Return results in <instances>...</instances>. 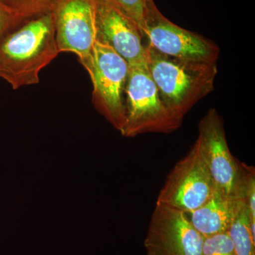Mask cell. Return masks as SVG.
Wrapping results in <instances>:
<instances>
[{
	"instance_id": "cell-1",
	"label": "cell",
	"mask_w": 255,
	"mask_h": 255,
	"mask_svg": "<svg viewBox=\"0 0 255 255\" xmlns=\"http://www.w3.org/2000/svg\"><path fill=\"white\" fill-rule=\"evenodd\" d=\"M59 53L50 10L24 21L0 39V78L13 90L36 85L42 69Z\"/></svg>"
},
{
	"instance_id": "cell-2",
	"label": "cell",
	"mask_w": 255,
	"mask_h": 255,
	"mask_svg": "<svg viewBox=\"0 0 255 255\" xmlns=\"http://www.w3.org/2000/svg\"><path fill=\"white\" fill-rule=\"evenodd\" d=\"M146 63L162 100L184 118L194 105L214 90L216 63H193L146 47Z\"/></svg>"
},
{
	"instance_id": "cell-3",
	"label": "cell",
	"mask_w": 255,
	"mask_h": 255,
	"mask_svg": "<svg viewBox=\"0 0 255 255\" xmlns=\"http://www.w3.org/2000/svg\"><path fill=\"white\" fill-rule=\"evenodd\" d=\"M126 118L121 133L135 137L147 132H168L182 125L183 117L166 105L147 63L129 65L126 90Z\"/></svg>"
},
{
	"instance_id": "cell-4",
	"label": "cell",
	"mask_w": 255,
	"mask_h": 255,
	"mask_svg": "<svg viewBox=\"0 0 255 255\" xmlns=\"http://www.w3.org/2000/svg\"><path fill=\"white\" fill-rule=\"evenodd\" d=\"M92 68V101L97 110L122 132L126 118L128 63L110 46L96 41Z\"/></svg>"
},
{
	"instance_id": "cell-5",
	"label": "cell",
	"mask_w": 255,
	"mask_h": 255,
	"mask_svg": "<svg viewBox=\"0 0 255 255\" xmlns=\"http://www.w3.org/2000/svg\"><path fill=\"white\" fill-rule=\"evenodd\" d=\"M216 191L196 140L187 155L169 172L156 204L188 214L205 204Z\"/></svg>"
},
{
	"instance_id": "cell-6",
	"label": "cell",
	"mask_w": 255,
	"mask_h": 255,
	"mask_svg": "<svg viewBox=\"0 0 255 255\" xmlns=\"http://www.w3.org/2000/svg\"><path fill=\"white\" fill-rule=\"evenodd\" d=\"M51 11L60 53L78 55L90 74L96 43V0H54Z\"/></svg>"
},
{
	"instance_id": "cell-7",
	"label": "cell",
	"mask_w": 255,
	"mask_h": 255,
	"mask_svg": "<svg viewBox=\"0 0 255 255\" xmlns=\"http://www.w3.org/2000/svg\"><path fill=\"white\" fill-rule=\"evenodd\" d=\"M204 239L186 213L156 204L144 246L147 255H201Z\"/></svg>"
},
{
	"instance_id": "cell-8",
	"label": "cell",
	"mask_w": 255,
	"mask_h": 255,
	"mask_svg": "<svg viewBox=\"0 0 255 255\" xmlns=\"http://www.w3.org/2000/svg\"><path fill=\"white\" fill-rule=\"evenodd\" d=\"M142 34L154 49L177 59L214 64L219 57V48L215 43L174 24L159 10L147 20Z\"/></svg>"
},
{
	"instance_id": "cell-9",
	"label": "cell",
	"mask_w": 255,
	"mask_h": 255,
	"mask_svg": "<svg viewBox=\"0 0 255 255\" xmlns=\"http://www.w3.org/2000/svg\"><path fill=\"white\" fill-rule=\"evenodd\" d=\"M199 131L197 141L216 191L238 194L243 174V164L230 151L222 119L216 110L211 109L201 119Z\"/></svg>"
},
{
	"instance_id": "cell-10",
	"label": "cell",
	"mask_w": 255,
	"mask_h": 255,
	"mask_svg": "<svg viewBox=\"0 0 255 255\" xmlns=\"http://www.w3.org/2000/svg\"><path fill=\"white\" fill-rule=\"evenodd\" d=\"M145 38L130 18L107 0H96V41L110 46L129 65L146 63Z\"/></svg>"
},
{
	"instance_id": "cell-11",
	"label": "cell",
	"mask_w": 255,
	"mask_h": 255,
	"mask_svg": "<svg viewBox=\"0 0 255 255\" xmlns=\"http://www.w3.org/2000/svg\"><path fill=\"white\" fill-rule=\"evenodd\" d=\"M244 205L238 194L216 191L205 204L187 215L196 231L206 238L228 232Z\"/></svg>"
},
{
	"instance_id": "cell-12",
	"label": "cell",
	"mask_w": 255,
	"mask_h": 255,
	"mask_svg": "<svg viewBox=\"0 0 255 255\" xmlns=\"http://www.w3.org/2000/svg\"><path fill=\"white\" fill-rule=\"evenodd\" d=\"M232 241L235 255H255V238L251 231V215L243 206L228 231Z\"/></svg>"
},
{
	"instance_id": "cell-13",
	"label": "cell",
	"mask_w": 255,
	"mask_h": 255,
	"mask_svg": "<svg viewBox=\"0 0 255 255\" xmlns=\"http://www.w3.org/2000/svg\"><path fill=\"white\" fill-rule=\"evenodd\" d=\"M138 26L142 33L147 20L157 10L153 0H107ZM143 35V34H142Z\"/></svg>"
},
{
	"instance_id": "cell-14",
	"label": "cell",
	"mask_w": 255,
	"mask_h": 255,
	"mask_svg": "<svg viewBox=\"0 0 255 255\" xmlns=\"http://www.w3.org/2000/svg\"><path fill=\"white\" fill-rule=\"evenodd\" d=\"M24 21L51 10L54 0H2Z\"/></svg>"
},
{
	"instance_id": "cell-15",
	"label": "cell",
	"mask_w": 255,
	"mask_h": 255,
	"mask_svg": "<svg viewBox=\"0 0 255 255\" xmlns=\"http://www.w3.org/2000/svg\"><path fill=\"white\" fill-rule=\"evenodd\" d=\"M243 164V174L238 194L243 198L251 219L255 221V174L254 167Z\"/></svg>"
},
{
	"instance_id": "cell-16",
	"label": "cell",
	"mask_w": 255,
	"mask_h": 255,
	"mask_svg": "<svg viewBox=\"0 0 255 255\" xmlns=\"http://www.w3.org/2000/svg\"><path fill=\"white\" fill-rule=\"evenodd\" d=\"M201 255H235L232 241L228 232L204 238Z\"/></svg>"
},
{
	"instance_id": "cell-17",
	"label": "cell",
	"mask_w": 255,
	"mask_h": 255,
	"mask_svg": "<svg viewBox=\"0 0 255 255\" xmlns=\"http://www.w3.org/2000/svg\"><path fill=\"white\" fill-rule=\"evenodd\" d=\"M23 23L14 11L0 0V39Z\"/></svg>"
}]
</instances>
